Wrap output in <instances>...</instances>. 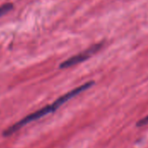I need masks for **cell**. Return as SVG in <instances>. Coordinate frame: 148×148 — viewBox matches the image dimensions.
Returning <instances> with one entry per match:
<instances>
[{
	"label": "cell",
	"mask_w": 148,
	"mask_h": 148,
	"mask_svg": "<svg viewBox=\"0 0 148 148\" xmlns=\"http://www.w3.org/2000/svg\"><path fill=\"white\" fill-rule=\"evenodd\" d=\"M95 82L94 81H89L87 82L73 90H71L70 92H67L66 94L62 95V97H60L59 99H57L55 102H53L51 105H49L26 117H24L23 119H22L21 120H19L18 122H16V124H14L13 126H10L4 133L3 135L4 136H10L11 134H13L15 132L18 131L19 129H21L22 127H23L24 126H26L27 124H29L32 121H36L48 114H50L54 112H56L59 107H61L63 104H65L66 102H68L69 100H70L71 99H73L74 97L77 96L78 94L85 92L86 90L89 89L92 85H94Z\"/></svg>",
	"instance_id": "cell-1"
},
{
	"label": "cell",
	"mask_w": 148,
	"mask_h": 148,
	"mask_svg": "<svg viewBox=\"0 0 148 148\" xmlns=\"http://www.w3.org/2000/svg\"><path fill=\"white\" fill-rule=\"evenodd\" d=\"M101 47H102V44H96L95 45H92L90 48L87 49L86 51L80 52V53L69 58V59L65 60L64 62H62L60 65V68L66 69V68H69L71 66L76 65L80 63H82L85 60L90 58L94 54H95L98 51H100V49Z\"/></svg>",
	"instance_id": "cell-2"
},
{
	"label": "cell",
	"mask_w": 148,
	"mask_h": 148,
	"mask_svg": "<svg viewBox=\"0 0 148 148\" xmlns=\"http://www.w3.org/2000/svg\"><path fill=\"white\" fill-rule=\"evenodd\" d=\"M11 9H12V4L11 3H5V4L0 6V17L3 16L5 13H7Z\"/></svg>",
	"instance_id": "cell-3"
},
{
	"label": "cell",
	"mask_w": 148,
	"mask_h": 148,
	"mask_svg": "<svg viewBox=\"0 0 148 148\" xmlns=\"http://www.w3.org/2000/svg\"><path fill=\"white\" fill-rule=\"evenodd\" d=\"M148 124V115H147L146 117H144L143 119L140 120L138 122H137V126L138 127H142Z\"/></svg>",
	"instance_id": "cell-4"
}]
</instances>
